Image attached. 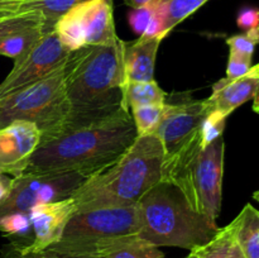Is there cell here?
<instances>
[{
  "instance_id": "cell-15",
  "label": "cell",
  "mask_w": 259,
  "mask_h": 258,
  "mask_svg": "<svg viewBox=\"0 0 259 258\" xmlns=\"http://www.w3.org/2000/svg\"><path fill=\"white\" fill-rule=\"evenodd\" d=\"M144 243L138 235L120 238H99V239L58 240L42 250V254L62 255L72 258H105L109 254L132 245Z\"/></svg>"
},
{
  "instance_id": "cell-1",
  "label": "cell",
  "mask_w": 259,
  "mask_h": 258,
  "mask_svg": "<svg viewBox=\"0 0 259 258\" xmlns=\"http://www.w3.org/2000/svg\"><path fill=\"white\" fill-rule=\"evenodd\" d=\"M66 90L71 109L61 136L131 110L125 99L123 40L71 51L66 60Z\"/></svg>"
},
{
  "instance_id": "cell-24",
  "label": "cell",
  "mask_w": 259,
  "mask_h": 258,
  "mask_svg": "<svg viewBox=\"0 0 259 258\" xmlns=\"http://www.w3.org/2000/svg\"><path fill=\"white\" fill-rule=\"evenodd\" d=\"M33 27H43V17L39 12H35V10L18 13V14L3 18L0 19V40L13 33Z\"/></svg>"
},
{
  "instance_id": "cell-32",
  "label": "cell",
  "mask_w": 259,
  "mask_h": 258,
  "mask_svg": "<svg viewBox=\"0 0 259 258\" xmlns=\"http://www.w3.org/2000/svg\"><path fill=\"white\" fill-rule=\"evenodd\" d=\"M23 12H30L24 7V0L20 3H15V4H2L0 5V19Z\"/></svg>"
},
{
  "instance_id": "cell-30",
  "label": "cell",
  "mask_w": 259,
  "mask_h": 258,
  "mask_svg": "<svg viewBox=\"0 0 259 258\" xmlns=\"http://www.w3.org/2000/svg\"><path fill=\"white\" fill-rule=\"evenodd\" d=\"M237 24L244 32L259 27V10L254 8H245L240 10L237 18Z\"/></svg>"
},
{
  "instance_id": "cell-28",
  "label": "cell",
  "mask_w": 259,
  "mask_h": 258,
  "mask_svg": "<svg viewBox=\"0 0 259 258\" xmlns=\"http://www.w3.org/2000/svg\"><path fill=\"white\" fill-rule=\"evenodd\" d=\"M105 258H164V254L158 247L141 243L111 253Z\"/></svg>"
},
{
  "instance_id": "cell-39",
  "label": "cell",
  "mask_w": 259,
  "mask_h": 258,
  "mask_svg": "<svg viewBox=\"0 0 259 258\" xmlns=\"http://www.w3.org/2000/svg\"><path fill=\"white\" fill-rule=\"evenodd\" d=\"M250 71H252V72H254L255 75H258V76H259V63H258V65H255L254 67L250 68Z\"/></svg>"
},
{
  "instance_id": "cell-40",
  "label": "cell",
  "mask_w": 259,
  "mask_h": 258,
  "mask_svg": "<svg viewBox=\"0 0 259 258\" xmlns=\"http://www.w3.org/2000/svg\"><path fill=\"white\" fill-rule=\"evenodd\" d=\"M253 197H254L255 200H257V201H259V190L257 192H254V195H253Z\"/></svg>"
},
{
  "instance_id": "cell-38",
  "label": "cell",
  "mask_w": 259,
  "mask_h": 258,
  "mask_svg": "<svg viewBox=\"0 0 259 258\" xmlns=\"http://www.w3.org/2000/svg\"><path fill=\"white\" fill-rule=\"evenodd\" d=\"M23 0H0V5L2 4H15V3H20Z\"/></svg>"
},
{
  "instance_id": "cell-22",
  "label": "cell",
  "mask_w": 259,
  "mask_h": 258,
  "mask_svg": "<svg viewBox=\"0 0 259 258\" xmlns=\"http://www.w3.org/2000/svg\"><path fill=\"white\" fill-rule=\"evenodd\" d=\"M138 136H148L156 132L164 113V104L137 106L131 109Z\"/></svg>"
},
{
  "instance_id": "cell-29",
  "label": "cell",
  "mask_w": 259,
  "mask_h": 258,
  "mask_svg": "<svg viewBox=\"0 0 259 258\" xmlns=\"http://www.w3.org/2000/svg\"><path fill=\"white\" fill-rule=\"evenodd\" d=\"M250 68H252V57L230 51L225 78L229 81L237 80V78L247 75Z\"/></svg>"
},
{
  "instance_id": "cell-23",
  "label": "cell",
  "mask_w": 259,
  "mask_h": 258,
  "mask_svg": "<svg viewBox=\"0 0 259 258\" xmlns=\"http://www.w3.org/2000/svg\"><path fill=\"white\" fill-rule=\"evenodd\" d=\"M233 243H234V228L230 223L225 228L222 229L219 228L215 237L210 242L194 250H196L201 258H227Z\"/></svg>"
},
{
  "instance_id": "cell-34",
  "label": "cell",
  "mask_w": 259,
  "mask_h": 258,
  "mask_svg": "<svg viewBox=\"0 0 259 258\" xmlns=\"http://www.w3.org/2000/svg\"><path fill=\"white\" fill-rule=\"evenodd\" d=\"M154 2H157V0H124V3H125L126 5H129L131 8H133V9L146 7V5H149V4H153Z\"/></svg>"
},
{
  "instance_id": "cell-26",
  "label": "cell",
  "mask_w": 259,
  "mask_h": 258,
  "mask_svg": "<svg viewBox=\"0 0 259 258\" xmlns=\"http://www.w3.org/2000/svg\"><path fill=\"white\" fill-rule=\"evenodd\" d=\"M228 46L233 52L252 57L254 52V47L259 45V27L252 30H248L244 34L233 35L227 39Z\"/></svg>"
},
{
  "instance_id": "cell-3",
  "label": "cell",
  "mask_w": 259,
  "mask_h": 258,
  "mask_svg": "<svg viewBox=\"0 0 259 258\" xmlns=\"http://www.w3.org/2000/svg\"><path fill=\"white\" fill-rule=\"evenodd\" d=\"M163 159V146L156 136H138L115 163L86 179L72 192L76 211L137 204L162 181Z\"/></svg>"
},
{
  "instance_id": "cell-31",
  "label": "cell",
  "mask_w": 259,
  "mask_h": 258,
  "mask_svg": "<svg viewBox=\"0 0 259 258\" xmlns=\"http://www.w3.org/2000/svg\"><path fill=\"white\" fill-rule=\"evenodd\" d=\"M2 258H72V257H62V255H51V254H42V253H37V254H22L18 252L17 249L8 245L4 250L2 252Z\"/></svg>"
},
{
  "instance_id": "cell-35",
  "label": "cell",
  "mask_w": 259,
  "mask_h": 258,
  "mask_svg": "<svg viewBox=\"0 0 259 258\" xmlns=\"http://www.w3.org/2000/svg\"><path fill=\"white\" fill-rule=\"evenodd\" d=\"M227 258H245V255L243 254V252H242V250H240L239 245L237 244L235 239H234V243H233L232 248H230L229 254H228Z\"/></svg>"
},
{
  "instance_id": "cell-14",
  "label": "cell",
  "mask_w": 259,
  "mask_h": 258,
  "mask_svg": "<svg viewBox=\"0 0 259 258\" xmlns=\"http://www.w3.org/2000/svg\"><path fill=\"white\" fill-rule=\"evenodd\" d=\"M163 34L154 37L141 35L133 42L123 40V65L125 85L128 82H146L153 80L157 52Z\"/></svg>"
},
{
  "instance_id": "cell-4",
  "label": "cell",
  "mask_w": 259,
  "mask_h": 258,
  "mask_svg": "<svg viewBox=\"0 0 259 258\" xmlns=\"http://www.w3.org/2000/svg\"><path fill=\"white\" fill-rule=\"evenodd\" d=\"M138 238L153 247L194 250L215 237L219 228L190 205L174 184L161 181L138 201Z\"/></svg>"
},
{
  "instance_id": "cell-27",
  "label": "cell",
  "mask_w": 259,
  "mask_h": 258,
  "mask_svg": "<svg viewBox=\"0 0 259 258\" xmlns=\"http://www.w3.org/2000/svg\"><path fill=\"white\" fill-rule=\"evenodd\" d=\"M156 13V2L146 7L137 8L129 13V24L132 29L141 37L144 34Z\"/></svg>"
},
{
  "instance_id": "cell-7",
  "label": "cell",
  "mask_w": 259,
  "mask_h": 258,
  "mask_svg": "<svg viewBox=\"0 0 259 258\" xmlns=\"http://www.w3.org/2000/svg\"><path fill=\"white\" fill-rule=\"evenodd\" d=\"M86 177L68 174H23L13 177L8 196L0 202V218L15 212L29 214L39 204L66 199L82 184Z\"/></svg>"
},
{
  "instance_id": "cell-20",
  "label": "cell",
  "mask_w": 259,
  "mask_h": 258,
  "mask_svg": "<svg viewBox=\"0 0 259 258\" xmlns=\"http://www.w3.org/2000/svg\"><path fill=\"white\" fill-rule=\"evenodd\" d=\"M167 95L154 80L146 82H128L125 85V99L129 109L137 106L166 103Z\"/></svg>"
},
{
  "instance_id": "cell-17",
  "label": "cell",
  "mask_w": 259,
  "mask_h": 258,
  "mask_svg": "<svg viewBox=\"0 0 259 258\" xmlns=\"http://www.w3.org/2000/svg\"><path fill=\"white\" fill-rule=\"evenodd\" d=\"M234 239L245 258H259V211L247 204L232 222Z\"/></svg>"
},
{
  "instance_id": "cell-16",
  "label": "cell",
  "mask_w": 259,
  "mask_h": 258,
  "mask_svg": "<svg viewBox=\"0 0 259 258\" xmlns=\"http://www.w3.org/2000/svg\"><path fill=\"white\" fill-rule=\"evenodd\" d=\"M259 91V76L249 70L243 77L229 81L223 78L214 85L210 98L205 99L210 111H219L229 116L238 106L254 99Z\"/></svg>"
},
{
  "instance_id": "cell-25",
  "label": "cell",
  "mask_w": 259,
  "mask_h": 258,
  "mask_svg": "<svg viewBox=\"0 0 259 258\" xmlns=\"http://www.w3.org/2000/svg\"><path fill=\"white\" fill-rule=\"evenodd\" d=\"M228 116L224 114L219 113V111H210L204 119L201 124V144L202 148L209 146L218 138L223 137V132L225 128V121H227Z\"/></svg>"
},
{
  "instance_id": "cell-6",
  "label": "cell",
  "mask_w": 259,
  "mask_h": 258,
  "mask_svg": "<svg viewBox=\"0 0 259 258\" xmlns=\"http://www.w3.org/2000/svg\"><path fill=\"white\" fill-rule=\"evenodd\" d=\"M70 109L65 61L37 82L0 98V128L15 120L30 121L39 131L40 143H46L61 136Z\"/></svg>"
},
{
  "instance_id": "cell-2",
  "label": "cell",
  "mask_w": 259,
  "mask_h": 258,
  "mask_svg": "<svg viewBox=\"0 0 259 258\" xmlns=\"http://www.w3.org/2000/svg\"><path fill=\"white\" fill-rule=\"evenodd\" d=\"M138 138L129 110L40 143L24 174L76 172L89 179L115 163Z\"/></svg>"
},
{
  "instance_id": "cell-33",
  "label": "cell",
  "mask_w": 259,
  "mask_h": 258,
  "mask_svg": "<svg viewBox=\"0 0 259 258\" xmlns=\"http://www.w3.org/2000/svg\"><path fill=\"white\" fill-rule=\"evenodd\" d=\"M12 180L13 179H9L4 174H0V202L9 194L10 187H12Z\"/></svg>"
},
{
  "instance_id": "cell-36",
  "label": "cell",
  "mask_w": 259,
  "mask_h": 258,
  "mask_svg": "<svg viewBox=\"0 0 259 258\" xmlns=\"http://www.w3.org/2000/svg\"><path fill=\"white\" fill-rule=\"evenodd\" d=\"M253 100H254V103H253V110H254L255 113L259 114V91L257 93V95L254 96V99H253Z\"/></svg>"
},
{
  "instance_id": "cell-12",
  "label": "cell",
  "mask_w": 259,
  "mask_h": 258,
  "mask_svg": "<svg viewBox=\"0 0 259 258\" xmlns=\"http://www.w3.org/2000/svg\"><path fill=\"white\" fill-rule=\"evenodd\" d=\"M39 143V131L30 121L15 120L0 128V174L13 177L24 174Z\"/></svg>"
},
{
  "instance_id": "cell-10",
  "label": "cell",
  "mask_w": 259,
  "mask_h": 258,
  "mask_svg": "<svg viewBox=\"0 0 259 258\" xmlns=\"http://www.w3.org/2000/svg\"><path fill=\"white\" fill-rule=\"evenodd\" d=\"M210 109L206 100H181L164 103V113L153 136L161 141L164 156L175 153L200 132Z\"/></svg>"
},
{
  "instance_id": "cell-37",
  "label": "cell",
  "mask_w": 259,
  "mask_h": 258,
  "mask_svg": "<svg viewBox=\"0 0 259 258\" xmlns=\"http://www.w3.org/2000/svg\"><path fill=\"white\" fill-rule=\"evenodd\" d=\"M185 258H201V255H200L196 250H190V254Z\"/></svg>"
},
{
  "instance_id": "cell-13",
  "label": "cell",
  "mask_w": 259,
  "mask_h": 258,
  "mask_svg": "<svg viewBox=\"0 0 259 258\" xmlns=\"http://www.w3.org/2000/svg\"><path fill=\"white\" fill-rule=\"evenodd\" d=\"M86 46H99L118 39L111 0H85L73 7Z\"/></svg>"
},
{
  "instance_id": "cell-18",
  "label": "cell",
  "mask_w": 259,
  "mask_h": 258,
  "mask_svg": "<svg viewBox=\"0 0 259 258\" xmlns=\"http://www.w3.org/2000/svg\"><path fill=\"white\" fill-rule=\"evenodd\" d=\"M209 0H157L156 7L163 19V32L168 34L179 23L194 14Z\"/></svg>"
},
{
  "instance_id": "cell-9",
  "label": "cell",
  "mask_w": 259,
  "mask_h": 258,
  "mask_svg": "<svg viewBox=\"0 0 259 258\" xmlns=\"http://www.w3.org/2000/svg\"><path fill=\"white\" fill-rule=\"evenodd\" d=\"M70 52L62 45L55 29L43 33L40 39L24 56L14 61L12 71L0 83V98L50 75L65 63Z\"/></svg>"
},
{
  "instance_id": "cell-19",
  "label": "cell",
  "mask_w": 259,
  "mask_h": 258,
  "mask_svg": "<svg viewBox=\"0 0 259 258\" xmlns=\"http://www.w3.org/2000/svg\"><path fill=\"white\" fill-rule=\"evenodd\" d=\"M85 0H24V7L28 10L39 12L43 17V33L55 29L56 23L71 8Z\"/></svg>"
},
{
  "instance_id": "cell-11",
  "label": "cell",
  "mask_w": 259,
  "mask_h": 258,
  "mask_svg": "<svg viewBox=\"0 0 259 258\" xmlns=\"http://www.w3.org/2000/svg\"><path fill=\"white\" fill-rule=\"evenodd\" d=\"M75 212L76 205L71 196L37 205L29 212L33 237L27 243L18 244L12 242L10 245L22 254L42 252L62 238L63 230Z\"/></svg>"
},
{
  "instance_id": "cell-8",
  "label": "cell",
  "mask_w": 259,
  "mask_h": 258,
  "mask_svg": "<svg viewBox=\"0 0 259 258\" xmlns=\"http://www.w3.org/2000/svg\"><path fill=\"white\" fill-rule=\"evenodd\" d=\"M141 227L138 202L129 206L76 211L68 220L60 240L132 237L138 235Z\"/></svg>"
},
{
  "instance_id": "cell-5",
  "label": "cell",
  "mask_w": 259,
  "mask_h": 258,
  "mask_svg": "<svg viewBox=\"0 0 259 258\" xmlns=\"http://www.w3.org/2000/svg\"><path fill=\"white\" fill-rule=\"evenodd\" d=\"M225 143L223 137L202 148L201 132L164 156L162 181L174 184L196 211L217 223L222 210Z\"/></svg>"
},
{
  "instance_id": "cell-21",
  "label": "cell",
  "mask_w": 259,
  "mask_h": 258,
  "mask_svg": "<svg viewBox=\"0 0 259 258\" xmlns=\"http://www.w3.org/2000/svg\"><path fill=\"white\" fill-rule=\"evenodd\" d=\"M43 35L42 27L19 30L0 40V55L18 60L24 56Z\"/></svg>"
}]
</instances>
